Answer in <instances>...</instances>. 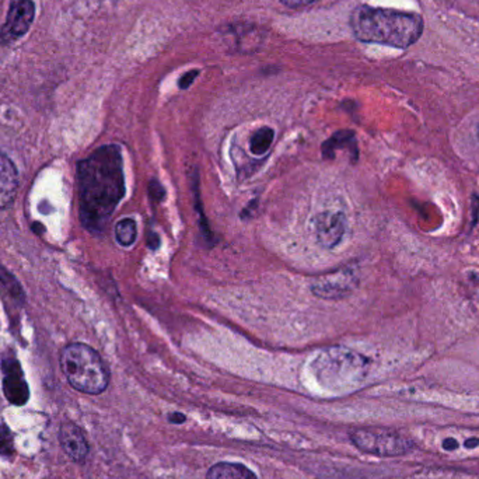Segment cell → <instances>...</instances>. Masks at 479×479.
Wrapping results in <instances>:
<instances>
[{"instance_id": "obj_1", "label": "cell", "mask_w": 479, "mask_h": 479, "mask_svg": "<svg viewBox=\"0 0 479 479\" xmlns=\"http://www.w3.org/2000/svg\"><path fill=\"white\" fill-rule=\"evenodd\" d=\"M80 221L86 230L104 231L125 195V174L120 146L105 145L77 164Z\"/></svg>"}, {"instance_id": "obj_2", "label": "cell", "mask_w": 479, "mask_h": 479, "mask_svg": "<svg viewBox=\"0 0 479 479\" xmlns=\"http://www.w3.org/2000/svg\"><path fill=\"white\" fill-rule=\"evenodd\" d=\"M350 27L359 41L407 50L422 35L423 20L415 13L360 5L350 14Z\"/></svg>"}, {"instance_id": "obj_3", "label": "cell", "mask_w": 479, "mask_h": 479, "mask_svg": "<svg viewBox=\"0 0 479 479\" xmlns=\"http://www.w3.org/2000/svg\"><path fill=\"white\" fill-rule=\"evenodd\" d=\"M60 369L68 383L85 394L107 390L110 373L100 355L86 344H70L60 353Z\"/></svg>"}, {"instance_id": "obj_4", "label": "cell", "mask_w": 479, "mask_h": 479, "mask_svg": "<svg viewBox=\"0 0 479 479\" xmlns=\"http://www.w3.org/2000/svg\"><path fill=\"white\" fill-rule=\"evenodd\" d=\"M369 367V360L359 353L335 347L322 350L312 362V372L327 387H348L362 380Z\"/></svg>"}, {"instance_id": "obj_5", "label": "cell", "mask_w": 479, "mask_h": 479, "mask_svg": "<svg viewBox=\"0 0 479 479\" xmlns=\"http://www.w3.org/2000/svg\"><path fill=\"white\" fill-rule=\"evenodd\" d=\"M350 438L359 450L378 457H397L410 453L415 447V443L410 438L388 429H357Z\"/></svg>"}, {"instance_id": "obj_6", "label": "cell", "mask_w": 479, "mask_h": 479, "mask_svg": "<svg viewBox=\"0 0 479 479\" xmlns=\"http://www.w3.org/2000/svg\"><path fill=\"white\" fill-rule=\"evenodd\" d=\"M35 17L32 0H10L9 12L0 29V44L13 45L32 29Z\"/></svg>"}, {"instance_id": "obj_7", "label": "cell", "mask_w": 479, "mask_h": 479, "mask_svg": "<svg viewBox=\"0 0 479 479\" xmlns=\"http://www.w3.org/2000/svg\"><path fill=\"white\" fill-rule=\"evenodd\" d=\"M4 369V393L6 400L13 405L22 407L30 400V388L25 382L22 365L16 357H6L2 363Z\"/></svg>"}, {"instance_id": "obj_8", "label": "cell", "mask_w": 479, "mask_h": 479, "mask_svg": "<svg viewBox=\"0 0 479 479\" xmlns=\"http://www.w3.org/2000/svg\"><path fill=\"white\" fill-rule=\"evenodd\" d=\"M347 231V218L342 212H322L317 216L315 233L324 249H332L344 239Z\"/></svg>"}, {"instance_id": "obj_9", "label": "cell", "mask_w": 479, "mask_h": 479, "mask_svg": "<svg viewBox=\"0 0 479 479\" xmlns=\"http://www.w3.org/2000/svg\"><path fill=\"white\" fill-rule=\"evenodd\" d=\"M357 279L355 272L350 269H342L335 272L334 275L320 279L317 284L312 285V294L322 299H339L345 297L357 286Z\"/></svg>"}, {"instance_id": "obj_10", "label": "cell", "mask_w": 479, "mask_h": 479, "mask_svg": "<svg viewBox=\"0 0 479 479\" xmlns=\"http://www.w3.org/2000/svg\"><path fill=\"white\" fill-rule=\"evenodd\" d=\"M59 441L63 451L76 463H82L88 454V443L82 429L75 423H62L59 429Z\"/></svg>"}, {"instance_id": "obj_11", "label": "cell", "mask_w": 479, "mask_h": 479, "mask_svg": "<svg viewBox=\"0 0 479 479\" xmlns=\"http://www.w3.org/2000/svg\"><path fill=\"white\" fill-rule=\"evenodd\" d=\"M17 188L19 174L16 166L7 156L0 153V211H6L14 203Z\"/></svg>"}, {"instance_id": "obj_12", "label": "cell", "mask_w": 479, "mask_h": 479, "mask_svg": "<svg viewBox=\"0 0 479 479\" xmlns=\"http://www.w3.org/2000/svg\"><path fill=\"white\" fill-rule=\"evenodd\" d=\"M206 479H258L256 474L243 464L219 463L212 466Z\"/></svg>"}, {"instance_id": "obj_13", "label": "cell", "mask_w": 479, "mask_h": 479, "mask_svg": "<svg viewBox=\"0 0 479 479\" xmlns=\"http://www.w3.org/2000/svg\"><path fill=\"white\" fill-rule=\"evenodd\" d=\"M348 148L350 151L357 153V140H355V133L350 131H340V132L335 133L330 140L324 143L322 146V153L325 158H334V151L337 149Z\"/></svg>"}, {"instance_id": "obj_14", "label": "cell", "mask_w": 479, "mask_h": 479, "mask_svg": "<svg viewBox=\"0 0 479 479\" xmlns=\"http://www.w3.org/2000/svg\"><path fill=\"white\" fill-rule=\"evenodd\" d=\"M275 132L269 126L259 128L258 131L252 133L249 139V150L254 156H264L268 153L274 143Z\"/></svg>"}, {"instance_id": "obj_15", "label": "cell", "mask_w": 479, "mask_h": 479, "mask_svg": "<svg viewBox=\"0 0 479 479\" xmlns=\"http://www.w3.org/2000/svg\"><path fill=\"white\" fill-rule=\"evenodd\" d=\"M138 237V226L133 219L126 218L118 221L115 226V239L118 244L122 247H131Z\"/></svg>"}, {"instance_id": "obj_16", "label": "cell", "mask_w": 479, "mask_h": 479, "mask_svg": "<svg viewBox=\"0 0 479 479\" xmlns=\"http://www.w3.org/2000/svg\"><path fill=\"white\" fill-rule=\"evenodd\" d=\"M13 454H14V438H13L10 429L2 423L0 425V456L12 457Z\"/></svg>"}, {"instance_id": "obj_17", "label": "cell", "mask_w": 479, "mask_h": 479, "mask_svg": "<svg viewBox=\"0 0 479 479\" xmlns=\"http://www.w3.org/2000/svg\"><path fill=\"white\" fill-rule=\"evenodd\" d=\"M0 282L7 287V290H9L13 296L23 297L22 287L17 284L16 279H14L9 272L5 271L4 268H0Z\"/></svg>"}, {"instance_id": "obj_18", "label": "cell", "mask_w": 479, "mask_h": 479, "mask_svg": "<svg viewBox=\"0 0 479 479\" xmlns=\"http://www.w3.org/2000/svg\"><path fill=\"white\" fill-rule=\"evenodd\" d=\"M149 194H150V198L156 202H161V199L164 198V188L158 183V181H151L149 184Z\"/></svg>"}, {"instance_id": "obj_19", "label": "cell", "mask_w": 479, "mask_h": 479, "mask_svg": "<svg viewBox=\"0 0 479 479\" xmlns=\"http://www.w3.org/2000/svg\"><path fill=\"white\" fill-rule=\"evenodd\" d=\"M198 75V70H191V72L185 73V75L181 77L180 82H178V87L185 90V88H188L189 86L193 85L194 80L196 79V76Z\"/></svg>"}, {"instance_id": "obj_20", "label": "cell", "mask_w": 479, "mask_h": 479, "mask_svg": "<svg viewBox=\"0 0 479 479\" xmlns=\"http://www.w3.org/2000/svg\"><path fill=\"white\" fill-rule=\"evenodd\" d=\"M285 6L292 7V9H299V7H306L309 5L314 4L315 0H281Z\"/></svg>"}, {"instance_id": "obj_21", "label": "cell", "mask_w": 479, "mask_h": 479, "mask_svg": "<svg viewBox=\"0 0 479 479\" xmlns=\"http://www.w3.org/2000/svg\"><path fill=\"white\" fill-rule=\"evenodd\" d=\"M149 247H150L151 249H158V246H160V239H158V234L156 233H150L149 234Z\"/></svg>"}, {"instance_id": "obj_22", "label": "cell", "mask_w": 479, "mask_h": 479, "mask_svg": "<svg viewBox=\"0 0 479 479\" xmlns=\"http://www.w3.org/2000/svg\"><path fill=\"white\" fill-rule=\"evenodd\" d=\"M171 422L174 423H183L185 420V416L181 415V413L176 412L170 416Z\"/></svg>"}, {"instance_id": "obj_23", "label": "cell", "mask_w": 479, "mask_h": 479, "mask_svg": "<svg viewBox=\"0 0 479 479\" xmlns=\"http://www.w3.org/2000/svg\"><path fill=\"white\" fill-rule=\"evenodd\" d=\"M443 446H445V448H448V450H454V448L458 447L457 441L454 440V438H447L443 443Z\"/></svg>"}, {"instance_id": "obj_24", "label": "cell", "mask_w": 479, "mask_h": 479, "mask_svg": "<svg viewBox=\"0 0 479 479\" xmlns=\"http://www.w3.org/2000/svg\"><path fill=\"white\" fill-rule=\"evenodd\" d=\"M476 445H479V440H468L465 443V446L468 448L475 447Z\"/></svg>"}, {"instance_id": "obj_25", "label": "cell", "mask_w": 479, "mask_h": 479, "mask_svg": "<svg viewBox=\"0 0 479 479\" xmlns=\"http://www.w3.org/2000/svg\"><path fill=\"white\" fill-rule=\"evenodd\" d=\"M478 139H479V126H478Z\"/></svg>"}]
</instances>
